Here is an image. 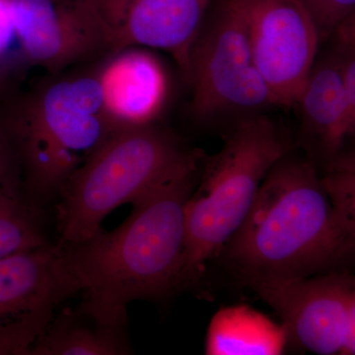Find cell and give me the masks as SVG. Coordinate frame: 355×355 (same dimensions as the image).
I'll list each match as a JSON object with an SVG mask.
<instances>
[{"mask_svg":"<svg viewBox=\"0 0 355 355\" xmlns=\"http://www.w3.org/2000/svg\"><path fill=\"white\" fill-rule=\"evenodd\" d=\"M216 259L252 288L347 272L355 266V236L315 163L291 150L266 175L246 219Z\"/></svg>","mask_w":355,"mask_h":355,"instance_id":"obj_1","label":"cell"},{"mask_svg":"<svg viewBox=\"0 0 355 355\" xmlns=\"http://www.w3.org/2000/svg\"><path fill=\"white\" fill-rule=\"evenodd\" d=\"M202 157L132 200L118 228L62 245L80 286L81 300L100 316L128 323V306L181 289L186 241L184 207L200 175Z\"/></svg>","mask_w":355,"mask_h":355,"instance_id":"obj_2","label":"cell"},{"mask_svg":"<svg viewBox=\"0 0 355 355\" xmlns=\"http://www.w3.org/2000/svg\"><path fill=\"white\" fill-rule=\"evenodd\" d=\"M0 116L19 153L25 200L40 211L118 130L97 73L64 77L15 94L0 103Z\"/></svg>","mask_w":355,"mask_h":355,"instance_id":"obj_3","label":"cell"},{"mask_svg":"<svg viewBox=\"0 0 355 355\" xmlns=\"http://www.w3.org/2000/svg\"><path fill=\"white\" fill-rule=\"evenodd\" d=\"M291 150L284 133L266 114L244 116L229 130L184 207L181 288L202 279L207 263L246 219L266 175Z\"/></svg>","mask_w":355,"mask_h":355,"instance_id":"obj_4","label":"cell"},{"mask_svg":"<svg viewBox=\"0 0 355 355\" xmlns=\"http://www.w3.org/2000/svg\"><path fill=\"white\" fill-rule=\"evenodd\" d=\"M202 156L155 123L116 130L58 193L60 244L86 241L114 209Z\"/></svg>","mask_w":355,"mask_h":355,"instance_id":"obj_5","label":"cell"},{"mask_svg":"<svg viewBox=\"0 0 355 355\" xmlns=\"http://www.w3.org/2000/svg\"><path fill=\"white\" fill-rule=\"evenodd\" d=\"M191 112L198 120L277 106L254 62L243 0H224L203 23L191 53Z\"/></svg>","mask_w":355,"mask_h":355,"instance_id":"obj_6","label":"cell"},{"mask_svg":"<svg viewBox=\"0 0 355 355\" xmlns=\"http://www.w3.org/2000/svg\"><path fill=\"white\" fill-rule=\"evenodd\" d=\"M80 291L60 243L0 260V355H31L55 312Z\"/></svg>","mask_w":355,"mask_h":355,"instance_id":"obj_7","label":"cell"},{"mask_svg":"<svg viewBox=\"0 0 355 355\" xmlns=\"http://www.w3.org/2000/svg\"><path fill=\"white\" fill-rule=\"evenodd\" d=\"M210 0H72L103 51H167L188 78L191 53Z\"/></svg>","mask_w":355,"mask_h":355,"instance_id":"obj_8","label":"cell"},{"mask_svg":"<svg viewBox=\"0 0 355 355\" xmlns=\"http://www.w3.org/2000/svg\"><path fill=\"white\" fill-rule=\"evenodd\" d=\"M257 67L277 106L297 104L316 64V23L301 0H243Z\"/></svg>","mask_w":355,"mask_h":355,"instance_id":"obj_9","label":"cell"},{"mask_svg":"<svg viewBox=\"0 0 355 355\" xmlns=\"http://www.w3.org/2000/svg\"><path fill=\"white\" fill-rule=\"evenodd\" d=\"M352 277L349 272H331L265 282L252 289L279 315L288 347L343 355L349 335Z\"/></svg>","mask_w":355,"mask_h":355,"instance_id":"obj_10","label":"cell"},{"mask_svg":"<svg viewBox=\"0 0 355 355\" xmlns=\"http://www.w3.org/2000/svg\"><path fill=\"white\" fill-rule=\"evenodd\" d=\"M16 39L28 62L58 72L103 53L72 0H9Z\"/></svg>","mask_w":355,"mask_h":355,"instance_id":"obj_11","label":"cell"},{"mask_svg":"<svg viewBox=\"0 0 355 355\" xmlns=\"http://www.w3.org/2000/svg\"><path fill=\"white\" fill-rule=\"evenodd\" d=\"M296 106L307 156L320 172L352 155L349 98L335 51L316 62Z\"/></svg>","mask_w":355,"mask_h":355,"instance_id":"obj_12","label":"cell"},{"mask_svg":"<svg viewBox=\"0 0 355 355\" xmlns=\"http://www.w3.org/2000/svg\"><path fill=\"white\" fill-rule=\"evenodd\" d=\"M97 74L114 127L155 123L168 93L167 76L157 58L144 49H125L112 53Z\"/></svg>","mask_w":355,"mask_h":355,"instance_id":"obj_13","label":"cell"},{"mask_svg":"<svg viewBox=\"0 0 355 355\" xmlns=\"http://www.w3.org/2000/svg\"><path fill=\"white\" fill-rule=\"evenodd\" d=\"M132 354L127 324L109 321L83 300L55 312L33 347L31 355H123Z\"/></svg>","mask_w":355,"mask_h":355,"instance_id":"obj_14","label":"cell"},{"mask_svg":"<svg viewBox=\"0 0 355 355\" xmlns=\"http://www.w3.org/2000/svg\"><path fill=\"white\" fill-rule=\"evenodd\" d=\"M288 347L282 323L247 305L217 311L205 336L207 355H279Z\"/></svg>","mask_w":355,"mask_h":355,"instance_id":"obj_15","label":"cell"},{"mask_svg":"<svg viewBox=\"0 0 355 355\" xmlns=\"http://www.w3.org/2000/svg\"><path fill=\"white\" fill-rule=\"evenodd\" d=\"M40 210L26 200L0 198V260L44 246Z\"/></svg>","mask_w":355,"mask_h":355,"instance_id":"obj_16","label":"cell"},{"mask_svg":"<svg viewBox=\"0 0 355 355\" xmlns=\"http://www.w3.org/2000/svg\"><path fill=\"white\" fill-rule=\"evenodd\" d=\"M321 175L336 211L355 236V157L338 161Z\"/></svg>","mask_w":355,"mask_h":355,"instance_id":"obj_17","label":"cell"},{"mask_svg":"<svg viewBox=\"0 0 355 355\" xmlns=\"http://www.w3.org/2000/svg\"><path fill=\"white\" fill-rule=\"evenodd\" d=\"M0 198L25 200L22 162L15 142L0 116Z\"/></svg>","mask_w":355,"mask_h":355,"instance_id":"obj_18","label":"cell"},{"mask_svg":"<svg viewBox=\"0 0 355 355\" xmlns=\"http://www.w3.org/2000/svg\"><path fill=\"white\" fill-rule=\"evenodd\" d=\"M314 19L323 40L335 33L355 11V0H301Z\"/></svg>","mask_w":355,"mask_h":355,"instance_id":"obj_19","label":"cell"},{"mask_svg":"<svg viewBox=\"0 0 355 355\" xmlns=\"http://www.w3.org/2000/svg\"><path fill=\"white\" fill-rule=\"evenodd\" d=\"M334 51L342 67L345 87H347L350 121H352V155L350 157H355V49L336 44Z\"/></svg>","mask_w":355,"mask_h":355,"instance_id":"obj_20","label":"cell"},{"mask_svg":"<svg viewBox=\"0 0 355 355\" xmlns=\"http://www.w3.org/2000/svg\"><path fill=\"white\" fill-rule=\"evenodd\" d=\"M16 39L12 14L9 0H0V60L6 58L7 51Z\"/></svg>","mask_w":355,"mask_h":355,"instance_id":"obj_21","label":"cell"},{"mask_svg":"<svg viewBox=\"0 0 355 355\" xmlns=\"http://www.w3.org/2000/svg\"><path fill=\"white\" fill-rule=\"evenodd\" d=\"M343 355H355V275H352L350 284L349 335Z\"/></svg>","mask_w":355,"mask_h":355,"instance_id":"obj_22","label":"cell"},{"mask_svg":"<svg viewBox=\"0 0 355 355\" xmlns=\"http://www.w3.org/2000/svg\"><path fill=\"white\" fill-rule=\"evenodd\" d=\"M13 84L10 67L4 60H0V103L6 101L16 94Z\"/></svg>","mask_w":355,"mask_h":355,"instance_id":"obj_23","label":"cell"},{"mask_svg":"<svg viewBox=\"0 0 355 355\" xmlns=\"http://www.w3.org/2000/svg\"><path fill=\"white\" fill-rule=\"evenodd\" d=\"M354 13H355V11H354ZM349 16H350V15H349Z\"/></svg>","mask_w":355,"mask_h":355,"instance_id":"obj_24","label":"cell"}]
</instances>
